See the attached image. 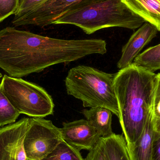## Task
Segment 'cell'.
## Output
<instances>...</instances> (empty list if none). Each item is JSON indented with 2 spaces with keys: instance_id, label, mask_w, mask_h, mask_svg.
I'll list each match as a JSON object with an SVG mask.
<instances>
[{
  "instance_id": "cell-1",
  "label": "cell",
  "mask_w": 160,
  "mask_h": 160,
  "mask_svg": "<svg viewBox=\"0 0 160 160\" xmlns=\"http://www.w3.org/2000/svg\"><path fill=\"white\" fill-rule=\"evenodd\" d=\"M156 77L154 72L133 63L116 74L118 119L127 145L140 137L152 112Z\"/></svg>"
},
{
  "instance_id": "cell-2",
  "label": "cell",
  "mask_w": 160,
  "mask_h": 160,
  "mask_svg": "<svg viewBox=\"0 0 160 160\" xmlns=\"http://www.w3.org/2000/svg\"><path fill=\"white\" fill-rule=\"evenodd\" d=\"M145 22L122 0H104L67 13L53 24H72L91 34L109 27L134 30Z\"/></svg>"
},
{
  "instance_id": "cell-3",
  "label": "cell",
  "mask_w": 160,
  "mask_h": 160,
  "mask_svg": "<svg viewBox=\"0 0 160 160\" xmlns=\"http://www.w3.org/2000/svg\"><path fill=\"white\" fill-rule=\"evenodd\" d=\"M116 74L102 72L85 65L70 69L65 80L68 94L80 100L84 107H102L119 117L115 91Z\"/></svg>"
},
{
  "instance_id": "cell-4",
  "label": "cell",
  "mask_w": 160,
  "mask_h": 160,
  "mask_svg": "<svg viewBox=\"0 0 160 160\" xmlns=\"http://www.w3.org/2000/svg\"><path fill=\"white\" fill-rule=\"evenodd\" d=\"M0 88L20 114L32 118L53 115L54 104L51 96L43 88L31 82L4 75Z\"/></svg>"
},
{
  "instance_id": "cell-5",
  "label": "cell",
  "mask_w": 160,
  "mask_h": 160,
  "mask_svg": "<svg viewBox=\"0 0 160 160\" xmlns=\"http://www.w3.org/2000/svg\"><path fill=\"white\" fill-rule=\"evenodd\" d=\"M60 128L43 118H29L24 141L27 158L42 160L63 141Z\"/></svg>"
},
{
  "instance_id": "cell-6",
  "label": "cell",
  "mask_w": 160,
  "mask_h": 160,
  "mask_svg": "<svg viewBox=\"0 0 160 160\" xmlns=\"http://www.w3.org/2000/svg\"><path fill=\"white\" fill-rule=\"evenodd\" d=\"M102 1L104 0H46L27 14L14 17L12 24L15 26H48L67 13Z\"/></svg>"
},
{
  "instance_id": "cell-7",
  "label": "cell",
  "mask_w": 160,
  "mask_h": 160,
  "mask_svg": "<svg viewBox=\"0 0 160 160\" xmlns=\"http://www.w3.org/2000/svg\"><path fill=\"white\" fill-rule=\"evenodd\" d=\"M29 118L0 128V160H26L24 141Z\"/></svg>"
},
{
  "instance_id": "cell-8",
  "label": "cell",
  "mask_w": 160,
  "mask_h": 160,
  "mask_svg": "<svg viewBox=\"0 0 160 160\" xmlns=\"http://www.w3.org/2000/svg\"><path fill=\"white\" fill-rule=\"evenodd\" d=\"M60 128L63 140L79 150L90 151L101 138L86 119L63 122Z\"/></svg>"
},
{
  "instance_id": "cell-9",
  "label": "cell",
  "mask_w": 160,
  "mask_h": 160,
  "mask_svg": "<svg viewBox=\"0 0 160 160\" xmlns=\"http://www.w3.org/2000/svg\"><path fill=\"white\" fill-rule=\"evenodd\" d=\"M85 160H131L128 145L123 135L113 133L109 137H101L89 151Z\"/></svg>"
},
{
  "instance_id": "cell-10",
  "label": "cell",
  "mask_w": 160,
  "mask_h": 160,
  "mask_svg": "<svg viewBox=\"0 0 160 160\" xmlns=\"http://www.w3.org/2000/svg\"><path fill=\"white\" fill-rule=\"evenodd\" d=\"M158 31L151 23L146 22L131 36L123 47L121 57L117 63L119 69H123L133 63L141 51L157 36Z\"/></svg>"
},
{
  "instance_id": "cell-11",
  "label": "cell",
  "mask_w": 160,
  "mask_h": 160,
  "mask_svg": "<svg viewBox=\"0 0 160 160\" xmlns=\"http://www.w3.org/2000/svg\"><path fill=\"white\" fill-rule=\"evenodd\" d=\"M154 135L155 125L151 112L140 137L135 142L128 145L131 160H151Z\"/></svg>"
},
{
  "instance_id": "cell-12",
  "label": "cell",
  "mask_w": 160,
  "mask_h": 160,
  "mask_svg": "<svg viewBox=\"0 0 160 160\" xmlns=\"http://www.w3.org/2000/svg\"><path fill=\"white\" fill-rule=\"evenodd\" d=\"M82 112L101 137L105 138L113 134L112 127L113 113L112 111L104 107H97L83 110Z\"/></svg>"
},
{
  "instance_id": "cell-13",
  "label": "cell",
  "mask_w": 160,
  "mask_h": 160,
  "mask_svg": "<svg viewBox=\"0 0 160 160\" xmlns=\"http://www.w3.org/2000/svg\"><path fill=\"white\" fill-rule=\"evenodd\" d=\"M133 12L160 32V0H122Z\"/></svg>"
},
{
  "instance_id": "cell-14",
  "label": "cell",
  "mask_w": 160,
  "mask_h": 160,
  "mask_svg": "<svg viewBox=\"0 0 160 160\" xmlns=\"http://www.w3.org/2000/svg\"><path fill=\"white\" fill-rule=\"evenodd\" d=\"M133 63L148 71L160 70V44L150 47L134 59Z\"/></svg>"
},
{
  "instance_id": "cell-15",
  "label": "cell",
  "mask_w": 160,
  "mask_h": 160,
  "mask_svg": "<svg viewBox=\"0 0 160 160\" xmlns=\"http://www.w3.org/2000/svg\"><path fill=\"white\" fill-rule=\"evenodd\" d=\"M42 160H85L80 150L63 140Z\"/></svg>"
},
{
  "instance_id": "cell-16",
  "label": "cell",
  "mask_w": 160,
  "mask_h": 160,
  "mask_svg": "<svg viewBox=\"0 0 160 160\" xmlns=\"http://www.w3.org/2000/svg\"><path fill=\"white\" fill-rule=\"evenodd\" d=\"M20 115L0 88V127L15 123Z\"/></svg>"
},
{
  "instance_id": "cell-17",
  "label": "cell",
  "mask_w": 160,
  "mask_h": 160,
  "mask_svg": "<svg viewBox=\"0 0 160 160\" xmlns=\"http://www.w3.org/2000/svg\"><path fill=\"white\" fill-rule=\"evenodd\" d=\"M46 0H19L18 8L15 12V17L27 14L42 4Z\"/></svg>"
},
{
  "instance_id": "cell-18",
  "label": "cell",
  "mask_w": 160,
  "mask_h": 160,
  "mask_svg": "<svg viewBox=\"0 0 160 160\" xmlns=\"http://www.w3.org/2000/svg\"><path fill=\"white\" fill-rule=\"evenodd\" d=\"M19 0H0V22L15 14Z\"/></svg>"
},
{
  "instance_id": "cell-19",
  "label": "cell",
  "mask_w": 160,
  "mask_h": 160,
  "mask_svg": "<svg viewBox=\"0 0 160 160\" xmlns=\"http://www.w3.org/2000/svg\"><path fill=\"white\" fill-rule=\"evenodd\" d=\"M152 112L155 118L160 119V73L156 74Z\"/></svg>"
},
{
  "instance_id": "cell-20",
  "label": "cell",
  "mask_w": 160,
  "mask_h": 160,
  "mask_svg": "<svg viewBox=\"0 0 160 160\" xmlns=\"http://www.w3.org/2000/svg\"><path fill=\"white\" fill-rule=\"evenodd\" d=\"M153 118L155 125V135L151 160H160V119L153 116Z\"/></svg>"
},
{
  "instance_id": "cell-21",
  "label": "cell",
  "mask_w": 160,
  "mask_h": 160,
  "mask_svg": "<svg viewBox=\"0 0 160 160\" xmlns=\"http://www.w3.org/2000/svg\"><path fill=\"white\" fill-rule=\"evenodd\" d=\"M2 77V74H1V73H0V78H1Z\"/></svg>"
},
{
  "instance_id": "cell-22",
  "label": "cell",
  "mask_w": 160,
  "mask_h": 160,
  "mask_svg": "<svg viewBox=\"0 0 160 160\" xmlns=\"http://www.w3.org/2000/svg\"><path fill=\"white\" fill-rule=\"evenodd\" d=\"M28 160V159H27V160Z\"/></svg>"
},
{
  "instance_id": "cell-23",
  "label": "cell",
  "mask_w": 160,
  "mask_h": 160,
  "mask_svg": "<svg viewBox=\"0 0 160 160\" xmlns=\"http://www.w3.org/2000/svg\"><path fill=\"white\" fill-rule=\"evenodd\" d=\"M28 160H29V159H28Z\"/></svg>"
}]
</instances>
